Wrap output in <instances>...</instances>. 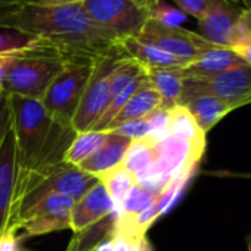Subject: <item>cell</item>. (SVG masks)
Wrapping results in <instances>:
<instances>
[{"label": "cell", "mask_w": 251, "mask_h": 251, "mask_svg": "<svg viewBox=\"0 0 251 251\" xmlns=\"http://www.w3.org/2000/svg\"><path fill=\"white\" fill-rule=\"evenodd\" d=\"M42 39L31 34L0 27V55H21L46 46Z\"/></svg>", "instance_id": "22"}, {"label": "cell", "mask_w": 251, "mask_h": 251, "mask_svg": "<svg viewBox=\"0 0 251 251\" xmlns=\"http://www.w3.org/2000/svg\"><path fill=\"white\" fill-rule=\"evenodd\" d=\"M23 3H27V0H0V12H5L14 9Z\"/></svg>", "instance_id": "34"}, {"label": "cell", "mask_w": 251, "mask_h": 251, "mask_svg": "<svg viewBox=\"0 0 251 251\" xmlns=\"http://www.w3.org/2000/svg\"><path fill=\"white\" fill-rule=\"evenodd\" d=\"M136 2L139 3V5H142L144 8H147L148 11L155 5V3H158L160 2V0H136Z\"/></svg>", "instance_id": "36"}, {"label": "cell", "mask_w": 251, "mask_h": 251, "mask_svg": "<svg viewBox=\"0 0 251 251\" xmlns=\"http://www.w3.org/2000/svg\"><path fill=\"white\" fill-rule=\"evenodd\" d=\"M173 2L182 12L194 17L198 21L204 18L210 5V0H173Z\"/></svg>", "instance_id": "28"}, {"label": "cell", "mask_w": 251, "mask_h": 251, "mask_svg": "<svg viewBox=\"0 0 251 251\" xmlns=\"http://www.w3.org/2000/svg\"><path fill=\"white\" fill-rule=\"evenodd\" d=\"M75 200L71 197L52 194L31 205L6 230L17 235L18 241L39 236L56 230L70 229V213Z\"/></svg>", "instance_id": "8"}, {"label": "cell", "mask_w": 251, "mask_h": 251, "mask_svg": "<svg viewBox=\"0 0 251 251\" xmlns=\"http://www.w3.org/2000/svg\"><path fill=\"white\" fill-rule=\"evenodd\" d=\"M18 55H0V89H3V83H5L8 70H9L11 64L14 62V59Z\"/></svg>", "instance_id": "32"}, {"label": "cell", "mask_w": 251, "mask_h": 251, "mask_svg": "<svg viewBox=\"0 0 251 251\" xmlns=\"http://www.w3.org/2000/svg\"><path fill=\"white\" fill-rule=\"evenodd\" d=\"M18 238L14 233L3 232L0 235V251H17L18 248Z\"/></svg>", "instance_id": "30"}, {"label": "cell", "mask_w": 251, "mask_h": 251, "mask_svg": "<svg viewBox=\"0 0 251 251\" xmlns=\"http://www.w3.org/2000/svg\"><path fill=\"white\" fill-rule=\"evenodd\" d=\"M211 175L216 176H230V177H242V179H251V173H235V172H213ZM247 251H251V233L247 236Z\"/></svg>", "instance_id": "33"}, {"label": "cell", "mask_w": 251, "mask_h": 251, "mask_svg": "<svg viewBox=\"0 0 251 251\" xmlns=\"http://www.w3.org/2000/svg\"><path fill=\"white\" fill-rule=\"evenodd\" d=\"M98 182V177L87 175L80 167L68 164L64 160L20 175L6 230L12 226L20 214L45 197L59 194L78 200Z\"/></svg>", "instance_id": "3"}, {"label": "cell", "mask_w": 251, "mask_h": 251, "mask_svg": "<svg viewBox=\"0 0 251 251\" xmlns=\"http://www.w3.org/2000/svg\"><path fill=\"white\" fill-rule=\"evenodd\" d=\"M154 147L155 139L141 138L133 139L126 151V157L121 166L129 173H132L136 180H141L150 173L154 163Z\"/></svg>", "instance_id": "20"}, {"label": "cell", "mask_w": 251, "mask_h": 251, "mask_svg": "<svg viewBox=\"0 0 251 251\" xmlns=\"http://www.w3.org/2000/svg\"><path fill=\"white\" fill-rule=\"evenodd\" d=\"M244 9L235 0H210L204 18L198 21L201 31L198 34L214 46L229 49L235 24Z\"/></svg>", "instance_id": "12"}, {"label": "cell", "mask_w": 251, "mask_h": 251, "mask_svg": "<svg viewBox=\"0 0 251 251\" xmlns=\"http://www.w3.org/2000/svg\"><path fill=\"white\" fill-rule=\"evenodd\" d=\"M17 251H21V250H17Z\"/></svg>", "instance_id": "38"}, {"label": "cell", "mask_w": 251, "mask_h": 251, "mask_svg": "<svg viewBox=\"0 0 251 251\" xmlns=\"http://www.w3.org/2000/svg\"><path fill=\"white\" fill-rule=\"evenodd\" d=\"M229 49L251 65V6L241 12L232 33Z\"/></svg>", "instance_id": "24"}, {"label": "cell", "mask_w": 251, "mask_h": 251, "mask_svg": "<svg viewBox=\"0 0 251 251\" xmlns=\"http://www.w3.org/2000/svg\"><path fill=\"white\" fill-rule=\"evenodd\" d=\"M235 2H236V0H235Z\"/></svg>", "instance_id": "39"}, {"label": "cell", "mask_w": 251, "mask_h": 251, "mask_svg": "<svg viewBox=\"0 0 251 251\" xmlns=\"http://www.w3.org/2000/svg\"><path fill=\"white\" fill-rule=\"evenodd\" d=\"M67 251H80V250L77 248V245H75L74 239H71V242H70V245H68ZM90 251H95V250H90Z\"/></svg>", "instance_id": "37"}, {"label": "cell", "mask_w": 251, "mask_h": 251, "mask_svg": "<svg viewBox=\"0 0 251 251\" xmlns=\"http://www.w3.org/2000/svg\"><path fill=\"white\" fill-rule=\"evenodd\" d=\"M95 64L96 62L65 61L62 70L49 86L42 103L59 123L71 126Z\"/></svg>", "instance_id": "5"}, {"label": "cell", "mask_w": 251, "mask_h": 251, "mask_svg": "<svg viewBox=\"0 0 251 251\" xmlns=\"http://www.w3.org/2000/svg\"><path fill=\"white\" fill-rule=\"evenodd\" d=\"M186 17L177 6L169 5L164 0H160L150 9V18L164 27H180L186 21Z\"/></svg>", "instance_id": "26"}, {"label": "cell", "mask_w": 251, "mask_h": 251, "mask_svg": "<svg viewBox=\"0 0 251 251\" xmlns=\"http://www.w3.org/2000/svg\"><path fill=\"white\" fill-rule=\"evenodd\" d=\"M136 39L161 49L163 52L182 61L185 65L194 62L204 52L216 48L198 33L182 27H164L151 18L145 23Z\"/></svg>", "instance_id": "9"}, {"label": "cell", "mask_w": 251, "mask_h": 251, "mask_svg": "<svg viewBox=\"0 0 251 251\" xmlns=\"http://www.w3.org/2000/svg\"><path fill=\"white\" fill-rule=\"evenodd\" d=\"M11 123L17 141L18 176L64 160L75 138L71 126L55 120L42 100L9 95Z\"/></svg>", "instance_id": "2"}, {"label": "cell", "mask_w": 251, "mask_h": 251, "mask_svg": "<svg viewBox=\"0 0 251 251\" xmlns=\"http://www.w3.org/2000/svg\"><path fill=\"white\" fill-rule=\"evenodd\" d=\"M179 105L191 114L204 135H207L220 120H223V117L233 111V108L222 99L202 92H183Z\"/></svg>", "instance_id": "14"}, {"label": "cell", "mask_w": 251, "mask_h": 251, "mask_svg": "<svg viewBox=\"0 0 251 251\" xmlns=\"http://www.w3.org/2000/svg\"><path fill=\"white\" fill-rule=\"evenodd\" d=\"M9 118V93L3 89H0V136L3 133V129Z\"/></svg>", "instance_id": "29"}, {"label": "cell", "mask_w": 251, "mask_h": 251, "mask_svg": "<svg viewBox=\"0 0 251 251\" xmlns=\"http://www.w3.org/2000/svg\"><path fill=\"white\" fill-rule=\"evenodd\" d=\"M130 142L132 141L129 138L108 132V139L105 141V144L90 158L83 161L78 167L87 175H92L99 179L102 175L123 164L126 151H127Z\"/></svg>", "instance_id": "16"}, {"label": "cell", "mask_w": 251, "mask_h": 251, "mask_svg": "<svg viewBox=\"0 0 251 251\" xmlns=\"http://www.w3.org/2000/svg\"><path fill=\"white\" fill-rule=\"evenodd\" d=\"M183 92L210 93L235 111L251 103V65L242 64L207 78H185Z\"/></svg>", "instance_id": "10"}, {"label": "cell", "mask_w": 251, "mask_h": 251, "mask_svg": "<svg viewBox=\"0 0 251 251\" xmlns=\"http://www.w3.org/2000/svg\"><path fill=\"white\" fill-rule=\"evenodd\" d=\"M18 180V155L17 141L11 123V112L8 123L0 136V235L6 230L12 204L15 198Z\"/></svg>", "instance_id": "11"}, {"label": "cell", "mask_w": 251, "mask_h": 251, "mask_svg": "<svg viewBox=\"0 0 251 251\" xmlns=\"http://www.w3.org/2000/svg\"><path fill=\"white\" fill-rule=\"evenodd\" d=\"M108 139V132L89 130L83 133H77L68 150L65 151L64 161L73 166H80L83 161L90 158Z\"/></svg>", "instance_id": "21"}, {"label": "cell", "mask_w": 251, "mask_h": 251, "mask_svg": "<svg viewBox=\"0 0 251 251\" xmlns=\"http://www.w3.org/2000/svg\"><path fill=\"white\" fill-rule=\"evenodd\" d=\"M27 3L40 5V6H70V5H80L83 0H27Z\"/></svg>", "instance_id": "31"}, {"label": "cell", "mask_w": 251, "mask_h": 251, "mask_svg": "<svg viewBox=\"0 0 251 251\" xmlns=\"http://www.w3.org/2000/svg\"><path fill=\"white\" fill-rule=\"evenodd\" d=\"M64 62L61 55L49 45L18 55L8 70L3 90L9 95L42 100L62 70Z\"/></svg>", "instance_id": "4"}, {"label": "cell", "mask_w": 251, "mask_h": 251, "mask_svg": "<svg viewBox=\"0 0 251 251\" xmlns=\"http://www.w3.org/2000/svg\"><path fill=\"white\" fill-rule=\"evenodd\" d=\"M247 64L241 56H238L232 49L227 48H213L198 56L194 62L182 67L185 78H207L217 75L230 68Z\"/></svg>", "instance_id": "15"}, {"label": "cell", "mask_w": 251, "mask_h": 251, "mask_svg": "<svg viewBox=\"0 0 251 251\" xmlns=\"http://www.w3.org/2000/svg\"><path fill=\"white\" fill-rule=\"evenodd\" d=\"M145 73L148 81L160 95L163 108L172 109L179 105L185 87V75L182 73V67L154 68L145 70Z\"/></svg>", "instance_id": "19"}, {"label": "cell", "mask_w": 251, "mask_h": 251, "mask_svg": "<svg viewBox=\"0 0 251 251\" xmlns=\"http://www.w3.org/2000/svg\"><path fill=\"white\" fill-rule=\"evenodd\" d=\"M120 50L126 58L136 61L144 70H154V68H176L185 67L182 61L177 58L163 52L161 49L144 43L136 37H129L120 42Z\"/></svg>", "instance_id": "18"}, {"label": "cell", "mask_w": 251, "mask_h": 251, "mask_svg": "<svg viewBox=\"0 0 251 251\" xmlns=\"http://www.w3.org/2000/svg\"><path fill=\"white\" fill-rule=\"evenodd\" d=\"M151 130H152L151 118L148 114L142 118H138V120H133V121H129V123H124V124L118 126V127L109 130V133H115V135L129 138L130 141H133V139H141V138H150Z\"/></svg>", "instance_id": "27"}, {"label": "cell", "mask_w": 251, "mask_h": 251, "mask_svg": "<svg viewBox=\"0 0 251 251\" xmlns=\"http://www.w3.org/2000/svg\"><path fill=\"white\" fill-rule=\"evenodd\" d=\"M115 211V205L100 180L83 197L75 200L70 213V229L77 235L105 220Z\"/></svg>", "instance_id": "13"}, {"label": "cell", "mask_w": 251, "mask_h": 251, "mask_svg": "<svg viewBox=\"0 0 251 251\" xmlns=\"http://www.w3.org/2000/svg\"><path fill=\"white\" fill-rule=\"evenodd\" d=\"M81 6L95 25L120 42L138 37L150 20V11L136 0H83Z\"/></svg>", "instance_id": "6"}, {"label": "cell", "mask_w": 251, "mask_h": 251, "mask_svg": "<svg viewBox=\"0 0 251 251\" xmlns=\"http://www.w3.org/2000/svg\"><path fill=\"white\" fill-rule=\"evenodd\" d=\"M160 106H161V98L147 78L138 87V90L133 93V96L120 109V112L111 120V123L106 126V129L103 132H109L124 123L142 118Z\"/></svg>", "instance_id": "17"}, {"label": "cell", "mask_w": 251, "mask_h": 251, "mask_svg": "<svg viewBox=\"0 0 251 251\" xmlns=\"http://www.w3.org/2000/svg\"><path fill=\"white\" fill-rule=\"evenodd\" d=\"M0 27L42 39L64 61L96 62L121 52L120 40L95 25L81 3L70 6L23 3L14 9L0 12Z\"/></svg>", "instance_id": "1"}, {"label": "cell", "mask_w": 251, "mask_h": 251, "mask_svg": "<svg viewBox=\"0 0 251 251\" xmlns=\"http://www.w3.org/2000/svg\"><path fill=\"white\" fill-rule=\"evenodd\" d=\"M100 183L105 186L108 195L111 197L115 210L120 207V204L124 201V198L127 197L130 189L136 185V179L132 173H129L123 166L102 175L99 177Z\"/></svg>", "instance_id": "23"}, {"label": "cell", "mask_w": 251, "mask_h": 251, "mask_svg": "<svg viewBox=\"0 0 251 251\" xmlns=\"http://www.w3.org/2000/svg\"><path fill=\"white\" fill-rule=\"evenodd\" d=\"M121 58H124V55L118 52L96 61L77 112L71 121V127L75 130V133L93 130L98 121L105 114L111 102V74Z\"/></svg>", "instance_id": "7"}, {"label": "cell", "mask_w": 251, "mask_h": 251, "mask_svg": "<svg viewBox=\"0 0 251 251\" xmlns=\"http://www.w3.org/2000/svg\"><path fill=\"white\" fill-rule=\"evenodd\" d=\"M114 245H112V236H108L106 239H103L100 244L96 245L95 251H112Z\"/></svg>", "instance_id": "35"}, {"label": "cell", "mask_w": 251, "mask_h": 251, "mask_svg": "<svg viewBox=\"0 0 251 251\" xmlns=\"http://www.w3.org/2000/svg\"><path fill=\"white\" fill-rule=\"evenodd\" d=\"M169 111H170L169 133L183 136L192 141H205V135L200 130L191 114L182 105H176Z\"/></svg>", "instance_id": "25"}]
</instances>
